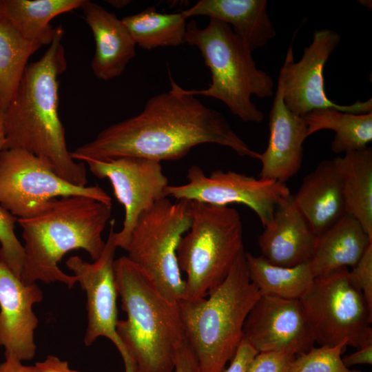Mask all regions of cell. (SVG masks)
Wrapping results in <instances>:
<instances>
[{"label":"cell","instance_id":"obj_1","mask_svg":"<svg viewBox=\"0 0 372 372\" xmlns=\"http://www.w3.org/2000/svg\"><path fill=\"white\" fill-rule=\"evenodd\" d=\"M170 89L150 97L138 114L101 130L70 152L74 161L137 156L158 161L185 156L200 144L227 147L240 156L258 159L221 112L187 93L169 75Z\"/></svg>","mask_w":372,"mask_h":372},{"label":"cell","instance_id":"obj_2","mask_svg":"<svg viewBox=\"0 0 372 372\" xmlns=\"http://www.w3.org/2000/svg\"><path fill=\"white\" fill-rule=\"evenodd\" d=\"M63 37V29L57 26L47 50L26 66L4 112V149L30 152L64 180L84 187L87 183L85 163L72 158L59 116V76L67 67Z\"/></svg>","mask_w":372,"mask_h":372},{"label":"cell","instance_id":"obj_3","mask_svg":"<svg viewBox=\"0 0 372 372\" xmlns=\"http://www.w3.org/2000/svg\"><path fill=\"white\" fill-rule=\"evenodd\" d=\"M111 216L112 204L70 196L50 200L33 215L18 218L25 242L21 280L27 285L59 282L72 287L76 277L64 273L59 263L75 249L98 259L105 247L102 234Z\"/></svg>","mask_w":372,"mask_h":372},{"label":"cell","instance_id":"obj_4","mask_svg":"<svg viewBox=\"0 0 372 372\" xmlns=\"http://www.w3.org/2000/svg\"><path fill=\"white\" fill-rule=\"evenodd\" d=\"M114 271L127 314L116 324L125 366L136 372H172L175 352L186 339L178 303L164 298L127 256L114 260Z\"/></svg>","mask_w":372,"mask_h":372},{"label":"cell","instance_id":"obj_5","mask_svg":"<svg viewBox=\"0 0 372 372\" xmlns=\"http://www.w3.org/2000/svg\"><path fill=\"white\" fill-rule=\"evenodd\" d=\"M261 296L250 279L242 251L225 280L206 297L180 300L178 310L201 372H223L243 337V326Z\"/></svg>","mask_w":372,"mask_h":372},{"label":"cell","instance_id":"obj_6","mask_svg":"<svg viewBox=\"0 0 372 372\" xmlns=\"http://www.w3.org/2000/svg\"><path fill=\"white\" fill-rule=\"evenodd\" d=\"M185 43L198 48L211 72L207 88L187 90V93L216 99L244 122L260 123L263 113L252 102L255 95H273V79L257 68L252 51L225 22L209 19L205 28L194 20L187 23Z\"/></svg>","mask_w":372,"mask_h":372},{"label":"cell","instance_id":"obj_7","mask_svg":"<svg viewBox=\"0 0 372 372\" xmlns=\"http://www.w3.org/2000/svg\"><path fill=\"white\" fill-rule=\"evenodd\" d=\"M190 202L191 226L176 254L187 276L183 299L194 300L206 297L227 277L244 251L243 225L234 208Z\"/></svg>","mask_w":372,"mask_h":372},{"label":"cell","instance_id":"obj_8","mask_svg":"<svg viewBox=\"0 0 372 372\" xmlns=\"http://www.w3.org/2000/svg\"><path fill=\"white\" fill-rule=\"evenodd\" d=\"M192 223L191 202L168 198L158 200L139 217L125 249L134 263L167 301L183 298L185 281L177 260V248Z\"/></svg>","mask_w":372,"mask_h":372},{"label":"cell","instance_id":"obj_9","mask_svg":"<svg viewBox=\"0 0 372 372\" xmlns=\"http://www.w3.org/2000/svg\"><path fill=\"white\" fill-rule=\"evenodd\" d=\"M347 268L316 277L299 299L315 342L344 341L356 349L372 344V307L349 281Z\"/></svg>","mask_w":372,"mask_h":372},{"label":"cell","instance_id":"obj_10","mask_svg":"<svg viewBox=\"0 0 372 372\" xmlns=\"http://www.w3.org/2000/svg\"><path fill=\"white\" fill-rule=\"evenodd\" d=\"M84 196L112 204L99 185L77 186L57 175L37 156L21 149H4L0 156V205L17 218L35 214L47 202Z\"/></svg>","mask_w":372,"mask_h":372},{"label":"cell","instance_id":"obj_11","mask_svg":"<svg viewBox=\"0 0 372 372\" xmlns=\"http://www.w3.org/2000/svg\"><path fill=\"white\" fill-rule=\"evenodd\" d=\"M187 178L186 184L169 185L164 196L220 207L242 204L256 213L264 227L271 222L278 206L291 196L285 183L221 169L207 176L196 165L188 169Z\"/></svg>","mask_w":372,"mask_h":372},{"label":"cell","instance_id":"obj_12","mask_svg":"<svg viewBox=\"0 0 372 372\" xmlns=\"http://www.w3.org/2000/svg\"><path fill=\"white\" fill-rule=\"evenodd\" d=\"M340 40V36L332 30H315L311 43L304 48L300 60L296 63L293 47L289 48L278 81L282 87L284 103L290 111L301 117L320 109L352 114L372 112L371 98L344 105L332 101L326 94L324 67Z\"/></svg>","mask_w":372,"mask_h":372},{"label":"cell","instance_id":"obj_13","mask_svg":"<svg viewBox=\"0 0 372 372\" xmlns=\"http://www.w3.org/2000/svg\"><path fill=\"white\" fill-rule=\"evenodd\" d=\"M161 163L137 156L85 163L95 176L109 180L116 200L124 207L123 227L114 234L117 247L126 249L141 214L165 198L164 192L169 184Z\"/></svg>","mask_w":372,"mask_h":372},{"label":"cell","instance_id":"obj_14","mask_svg":"<svg viewBox=\"0 0 372 372\" xmlns=\"http://www.w3.org/2000/svg\"><path fill=\"white\" fill-rule=\"evenodd\" d=\"M115 220L110 221L109 236L100 257L94 262L83 260L74 256L65 262L73 272L87 298V326L84 343L88 347L99 338L105 337L112 342L121 355L124 349L116 333L118 296L115 282L114 262L117 248L114 241Z\"/></svg>","mask_w":372,"mask_h":372},{"label":"cell","instance_id":"obj_15","mask_svg":"<svg viewBox=\"0 0 372 372\" xmlns=\"http://www.w3.org/2000/svg\"><path fill=\"white\" fill-rule=\"evenodd\" d=\"M242 339L258 353L285 351L295 355L316 343L300 300L262 295L247 315Z\"/></svg>","mask_w":372,"mask_h":372},{"label":"cell","instance_id":"obj_16","mask_svg":"<svg viewBox=\"0 0 372 372\" xmlns=\"http://www.w3.org/2000/svg\"><path fill=\"white\" fill-rule=\"evenodd\" d=\"M43 298L36 283L25 284L0 261V347L5 356L21 362L34 357L38 319L32 308Z\"/></svg>","mask_w":372,"mask_h":372},{"label":"cell","instance_id":"obj_17","mask_svg":"<svg viewBox=\"0 0 372 372\" xmlns=\"http://www.w3.org/2000/svg\"><path fill=\"white\" fill-rule=\"evenodd\" d=\"M269 127L267 147L258 157L262 163L259 178L285 183L301 167L307 126L302 117L285 105L282 87L278 81L269 112Z\"/></svg>","mask_w":372,"mask_h":372},{"label":"cell","instance_id":"obj_18","mask_svg":"<svg viewBox=\"0 0 372 372\" xmlns=\"http://www.w3.org/2000/svg\"><path fill=\"white\" fill-rule=\"evenodd\" d=\"M258 237L262 256L281 267H294L311 260L318 236L295 205L293 197L278 206L271 222Z\"/></svg>","mask_w":372,"mask_h":372},{"label":"cell","instance_id":"obj_19","mask_svg":"<svg viewBox=\"0 0 372 372\" xmlns=\"http://www.w3.org/2000/svg\"><path fill=\"white\" fill-rule=\"evenodd\" d=\"M81 8L95 41L91 61L94 76L105 81L120 76L136 55L130 31L122 19L96 3L85 0Z\"/></svg>","mask_w":372,"mask_h":372},{"label":"cell","instance_id":"obj_20","mask_svg":"<svg viewBox=\"0 0 372 372\" xmlns=\"http://www.w3.org/2000/svg\"><path fill=\"white\" fill-rule=\"evenodd\" d=\"M292 197L317 236L347 214L342 180L333 159L321 161L305 176Z\"/></svg>","mask_w":372,"mask_h":372},{"label":"cell","instance_id":"obj_21","mask_svg":"<svg viewBox=\"0 0 372 372\" xmlns=\"http://www.w3.org/2000/svg\"><path fill=\"white\" fill-rule=\"evenodd\" d=\"M267 6L266 0H200L183 12L187 19L206 16L225 22L253 51L276 37Z\"/></svg>","mask_w":372,"mask_h":372},{"label":"cell","instance_id":"obj_22","mask_svg":"<svg viewBox=\"0 0 372 372\" xmlns=\"http://www.w3.org/2000/svg\"><path fill=\"white\" fill-rule=\"evenodd\" d=\"M372 239L360 223L349 214L318 236L313 256L310 260L316 277L335 270L353 267L360 259Z\"/></svg>","mask_w":372,"mask_h":372},{"label":"cell","instance_id":"obj_23","mask_svg":"<svg viewBox=\"0 0 372 372\" xmlns=\"http://www.w3.org/2000/svg\"><path fill=\"white\" fill-rule=\"evenodd\" d=\"M342 185L346 211L372 239V150L345 153L333 158Z\"/></svg>","mask_w":372,"mask_h":372},{"label":"cell","instance_id":"obj_24","mask_svg":"<svg viewBox=\"0 0 372 372\" xmlns=\"http://www.w3.org/2000/svg\"><path fill=\"white\" fill-rule=\"evenodd\" d=\"M85 0H0L2 11L25 39L40 45H50L56 27L50 21L56 17L81 8Z\"/></svg>","mask_w":372,"mask_h":372},{"label":"cell","instance_id":"obj_25","mask_svg":"<svg viewBox=\"0 0 372 372\" xmlns=\"http://www.w3.org/2000/svg\"><path fill=\"white\" fill-rule=\"evenodd\" d=\"M302 118L307 126V137L322 130L335 132L331 145L335 154L362 150L372 141V112L352 114L320 109Z\"/></svg>","mask_w":372,"mask_h":372},{"label":"cell","instance_id":"obj_26","mask_svg":"<svg viewBox=\"0 0 372 372\" xmlns=\"http://www.w3.org/2000/svg\"><path fill=\"white\" fill-rule=\"evenodd\" d=\"M249 277L262 296L300 299L316 276L311 262L291 267L273 265L262 256L245 252Z\"/></svg>","mask_w":372,"mask_h":372},{"label":"cell","instance_id":"obj_27","mask_svg":"<svg viewBox=\"0 0 372 372\" xmlns=\"http://www.w3.org/2000/svg\"><path fill=\"white\" fill-rule=\"evenodd\" d=\"M41 48L19 33L0 4V109L3 112L18 89L29 59Z\"/></svg>","mask_w":372,"mask_h":372},{"label":"cell","instance_id":"obj_28","mask_svg":"<svg viewBox=\"0 0 372 372\" xmlns=\"http://www.w3.org/2000/svg\"><path fill=\"white\" fill-rule=\"evenodd\" d=\"M121 19L136 44L143 49L176 47L185 43L187 18L183 11L161 13L149 7Z\"/></svg>","mask_w":372,"mask_h":372},{"label":"cell","instance_id":"obj_29","mask_svg":"<svg viewBox=\"0 0 372 372\" xmlns=\"http://www.w3.org/2000/svg\"><path fill=\"white\" fill-rule=\"evenodd\" d=\"M347 347V341L334 346H313L296 355L286 372H362L343 363L342 355Z\"/></svg>","mask_w":372,"mask_h":372},{"label":"cell","instance_id":"obj_30","mask_svg":"<svg viewBox=\"0 0 372 372\" xmlns=\"http://www.w3.org/2000/svg\"><path fill=\"white\" fill-rule=\"evenodd\" d=\"M17 218L0 205V261L21 279L25 252L15 234Z\"/></svg>","mask_w":372,"mask_h":372},{"label":"cell","instance_id":"obj_31","mask_svg":"<svg viewBox=\"0 0 372 372\" xmlns=\"http://www.w3.org/2000/svg\"><path fill=\"white\" fill-rule=\"evenodd\" d=\"M350 282L364 296L372 307V244L348 273Z\"/></svg>","mask_w":372,"mask_h":372},{"label":"cell","instance_id":"obj_32","mask_svg":"<svg viewBox=\"0 0 372 372\" xmlns=\"http://www.w3.org/2000/svg\"><path fill=\"white\" fill-rule=\"evenodd\" d=\"M296 355L285 351L259 352L247 372H286Z\"/></svg>","mask_w":372,"mask_h":372},{"label":"cell","instance_id":"obj_33","mask_svg":"<svg viewBox=\"0 0 372 372\" xmlns=\"http://www.w3.org/2000/svg\"><path fill=\"white\" fill-rule=\"evenodd\" d=\"M172 372H201L198 362L187 339L175 352Z\"/></svg>","mask_w":372,"mask_h":372},{"label":"cell","instance_id":"obj_34","mask_svg":"<svg viewBox=\"0 0 372 372\" xmlns=\"http://www.w3.org/2000/svg\"><path fill=\"white\" fill-rule=\"evenodd\" d=\"M258 353L242 339L229 366L223 372H247L251 362Z\"/></svg>","mask_w":372,"mask_h":372},{"label":"cell","instance_id":"obj_35","mask_svg":"<svg viewBox=\"0 0 372 372\" xmlns=\"http://www.w3.org/2000/svg\"><path fill=\"white\" fill-rule=\"evenodd\" d=\"M34 368L35 372H81L72 369L68 362L52 355H48L44 360L37 362Z\"/></svg>","mask_w":372,"mask_h":372},{"label":"cell","instance_id":"obj_36","mask_svg":"<svg viewBox=\"0 0 372 372\" xmlns=\"http://www.w3.org/2000/svg\"><path fill=\"white\" fill-rule=\"evenodd\" d=\"M343 363L348 368L360 364H372V344L364 346L356 351L342 358Z\"/></svg>","mask_w":372,"mask_h":372},{"label":"cell","instance_id":"obj_37","mask_svg":"<svg viewBox=\"0 0 372 372\" xmlns=\"http://www.w3.org/2000/svg\"><path fill=\"white\" fill-rule=\"evenodd\" d=\"M0 372H35V370L34 366L24 365L16 358L7 355L0 364Z\"/></svg>","mask_w":372,"mask_h":372},{"label":"cell","instance_id":"obj_38","mask_svg":"<svg viewBox=\"0 0 372 372\" xmlns=\"http://www.w3.org/2000/svg\"><path fill=\"white\" fill-rule=\"evenodd\" d=\"M4 112L0 109V156L5 147Z\"/></svg>","mask_w":372,"mask_h":372},{"label":"cell","instance_id":"obj_39","mask_svg":"<svg viewBox=\"0 0 372 372\" xmlns=\"http://www.w3.org/2000/svg\"><path fill=\"white\" fill-rule=\"evenodd\" d=\"M105 1L107 2V3L110 4V6L116 9H121L127 6L132 2V1L129 0H108Z\"/></svg>","mask_w":372,"mask_h":372},{"label":"cell","instance_id":"obj_40","mask_svg":"<svg viewBox=\"0 0 372 372\" xmlns=\"http://www.w3.org/2000/svg\"><path fill=\"white\" fill-rule=\"evenodd\" d=\"M112 372H114V371H112Z\"/></svg>","mask_w":372,"mask_h":372}]
</instances>
